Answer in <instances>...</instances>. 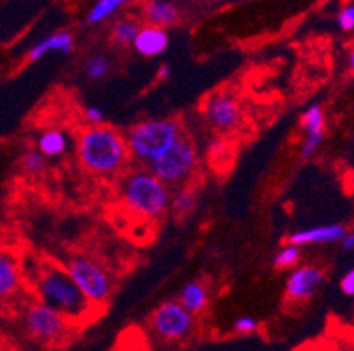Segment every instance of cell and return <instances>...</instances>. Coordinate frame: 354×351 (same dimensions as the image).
<instances>
[{
    "instance_id": "obj_30",
    "label": "cell",
    "mask_w": 354,
    "mask_h": 351,
    "mask_svg": "<svg viewBox=\"0 0 354 351\" xmlns=\"http://www.w3.org/2000/svg\"><path fill=\"white\" fill-rule=\"evenodd\" d=\"M169 74H171V69H169V66H162L160 67V77H169Z\"/></svg>"
},
{
    "instance_id": "obj_4",
    "label": "cell",
    "mask_w": 354,
    "mask_h": 351,
    "mask_svg": "<svg viewBox=\"0 0 354 351\" xmlns=\"http://www.w3.org/2000/svg\"><path fill=\"white\" fill-rule=\"evenodd\" d=\"M183 135L185 134L178 120L160 118L133 125L125 134V143L129 154H133L140 162L148 163L178 143Z\"/></svg>"
},
{
    "instance_id": "obj_1",
    "label": "cell",
    "mask_w": 354,
    "mask_h": 351,
    "mask_svg": "<svg viewBox=\"0 0 354 351\" xmlns=\"http://www.w3.org/2000/svg\"><path fill=\"white\" fill-rule=\"evenodd\" d=\"M129 159L125 137L106 125L83 128L78 137V160L94 176H113Z\"/></svg>"
},
{
    "instance_id": "obj_13",
    "label": "cell",
    "mask_w": 354,
    "mask_h": 351,
    "mask_svg": "<svg viewBox=\"0 0 354 351\" xmlns=\"http://www.w3.org/2000/svg\"><path fill=\"white\" fill-rule=\"evenodd\" d=\"M24 270L11 251L0 250V302L11 301L20 294Z\"/></svg>"
},
{
    "instance_id": "obj_28",
    "label": "cell",
    "mask_w": 354,
    "mask_h": 351,
    "mask_svg": "<svg viewBox=\"0 0 354 351\" xmlns=\"http://www.w3.org/2000/svg\"><path fill=\"white\" fill-rule=\"evenodd\" d=\"M340 290H342V294L347 295V297H354V267L342 276V279H340Z\"/></svg>"
},
{
    "instance_id": "obj_19",
    "label": "cell",
    "mask_w": 354,
    "mask_h": 351,
    "mask_svg": "<svg viewBox=\"0 0 354 351\" xmlns=\"http://www.w3.org/2000/svg\"><path fill=\"white\" fill-rule=\"evenodd\" d=\"M196 204H198V193H196V190H192L191 186H180L171 195L169 209H171V212L176 218H185L194 211Z\"/></svg>"
},
{
    "instance_id": "obj_15",
    "label": "cell",
    "mask_w": 354,
    "mask_h": 351,
    "mask_svg": "<svg viewBox=\"0 0 354 351\" xmlns=\"http://www.w3.org/2000/svg\"><path fill=\"white\" fill-rule=\"evenodd\" d=\"M73 51V35L69 32H57L50 37L43 39L28 51V60L37 62L50 53H62L69 54Z\"/></svg>"
},
{
    "instance_id": "obj_26",
    "label": "cell",
    "mask_w": 354,
    "mask_h": 351,
    "mask_svg": "<svg viewBox=\"0 0 354 351\" xmlns=\"http://www.w3.org/2000/svg\"><path fill=\"white\" fill-rule=\"evenodd\" d=\"M83 118L88 123V127H99V125H104L106 114L97 106H85L83 108Z\"/></svg>"
},
{
    "instance_id": "obj_10",
    "label": "cell",
    "mask_w": 354,
    "mask_h": 351,
    "mask_svg": "<svg viewBox=\"0 0 354 351\" xmlns=\"http://www.w3.org/2000/svg\"><path fill=\"white\" fill-rule=\"evenodd\" d=\"M324 278H326L324 270L317 265L295 267L286 279V299L295 304L310 301L323 286Z\"/></svg>"
},
{
    "instance_id": "obj_20",
    "label": "cell",
    "mask_w": 354,
    "mask_h": 351,
    "mask_svg": "<svg viewBox=\"0 0 354 351\" xmlns=\"http://www.w3.org/2000/svg\"><path fill=\"white\" fill-rule=\"evenodd\" d=\"M125 2H127V0H97V4L90 9L88 16H86V21H88L90 25L101 23L106 18L115 14Z\"/></svg>"
},
{
    "instance_id": "obj_17",
    "label": "cell",
    "mask_w": 354,
    "mask_h": 351,
    "mask_svg": "<svg viewBox=\"0 0 354 351\" xmlns=\"http://www.w3.org/2000/svg\"><path fill=\"white\" fill-rule=\"evenodd\" d=\"M67 135L59 128H48L41 132L37 137V146L35 150L43 154L44 159H59L67 153Z\"/></svg>"
},
{
    "instance_id": "obj_27",
    "label": "cell",
    "mask_w": 354,
    "mask_h": 351,
    "mask_svg": "<svg viewBox=\"0 0 354 351\" xmlns=\"http://www.w3.org/2000/svg\"><path fill=\"white\" fill-rule=\"evenodd\" d=\"M337 23H339L340 30H344V32L354 30V4L347 6V8H344L342 11L339 12Z\"/></svg>"
},
{
    "instance_id": "obj_24",
    "label": "cell",
    "mask_w": 354,
    "mask_h": 351,
    "mask_svg": "<svg viewBox=\"0 0 354 351\" xmlns=\"http://www.w3.org/2000/svg\"><path fill=\"white\" fill-rule=\"evenodd\" d=\"M21 169L28 176H41L46 170V159L35 148L34 150H27L21 157Z\"/></svg>"
},
{
    "instance_id": "obj_3",
    "label": "cell",
    "mask_w": 354,
    "mask_h": 351,
    "mask_svg": "<svg viewBox=\"0 0 354 351\" xmlns=\"http://www.w3.org/2000/svg\"><path fill=\"white\" fill-rule=\"evenodd\" d=\"M120 199L127 211L140 218L156 220L169 209L171 193L148 170H136L127 174L120 183Z\"/></svg>"
},
{
    "instance_id": "obj_23",
    "label": "cell",
    "mask_w": 354,
    "mask_h": 351,
    "mask_svg": "<svg viewBox=\"0 0 354 351\" xmlns=\"http://www.w3.org/2000/svg\"><path fill=\"white\" fill-rule=\"evenodd\" d=\"M111 63L104 54H94L88 58V62L85 66V76L88 77L90 81H101L108 76Z\"/></svg>"
},
{
    "instance_id": "obj_8",
    "label": "cell",
    "mask_w": 354,
    "mask_h": 351,
    "mask_svg": "<svg viewBox=\"0 0 354 351\" xmlns=\"http://www.w3.org/2000/svg\"><path fill=\"white\" fill-rule=\"evenodd\" d=\"M203 118L217 135H230L243 125V106L231 92H215L203 104Z\"/></svg>"
},
{
    "instance_id": "obj_31",
    "label": "cell",
    "mask_w": 354,
    "mask_h": 351,
    "mask_svg": "<svg viewBox=\"0 0 354 351\" xmlns=\"http://www.w3.org/2000/svg\"><path fill=\"white\" fill-rule=\"evenodd\" d=\"M349 67H351V70L354 72V50L351 51V54H349Z\"/></svg>"
},
{
    "instance_id": "obj_22",
    "label": "cell",
    "mask_w": 354,
    "mask_h": 351,
    "mask_svg": "<svg viewBox=\"0 0 354 351\" xmlns=\"http://www.w3.org/2000/svg\"><path fill=\"white\" fill-rule=\"evenodd\" d=\"M138 34H140V28L131 19L118 21L113 27V41L118 46H131V44H134Z\"/></svg>"
},
{
    "instance_id": "obj_32",
    "label": "cell",
    "mask_w": 354,
    "mask_h": 351,
    "mask_svg": "<svg viewBox=\"0 0 354 351\" xmlns=\"http://www.w3.org/2000/svg\"><path fill=\"white\" fill-rule=\"evenodd\" d=\"M323 351H346V350H342V348H326V350Z\"/></svg>"
},
{
    "instance_id": "obj_18",
    "label": "cell",
    "mask_w": 354,
    "mask_h": 351,
    "mask_svg": "<svg viewBox=\"0 0 354 351\" xmlns=\"http://www.w3.org/2000/svg\"><path fill=\"white\" fill-rule=\"evenodd\" d=\"M147 18L152 27H167L178 19V9L167 0H152L147 8Z\"/></svg>"
},
{
    "instance_id": "obj_6",
    "label": "cell",
    "mask_w": 354,
    "mask_h": 351,
    "mask_svg": "<svg viewBox=\"0 0 354 351\" xmlns=\"http://www.w3.org/2000/svg\"><path fill=\"white\" fill-rule=\"evenodd\" d=\"M66 270L76 283L86 301L90 304H106L108 299L113 294V281L108 270L97 263L95 260L86 257H73L67 260Z\"/></svg>"
},
{
    "instance_id": "obj_29",
    "label": "cell",
    "mask_w": 354,
    "mask_h": 351,
    "mask_svg": "<svg viewBox=\"0 0 354 351\" xmlns=\"http://www.w3.org/2000/svg\"><path fill=\"white\" fill-rule=\"evenodd\" d=\"M340 244H342L344 251H354V230H347V234L340 241Z\"/></svg>"
},
{
    "instance_id": "obj_2",
    "label": "cell",
    "mask_w": 354,
    "mask_h": 351,
    "mask_svg": "<svg viewBox=\"0 0 354 351\" xmlns=\"http://www.w3.org/2000/svg\"><path fill=\"white\" fill-rule=\"evenodd\" d=\"M35 292L41 302L51 305L67 320L82 318L92 309V304L80 292L66 267L44 263L35 276Z\"/></svg>"
},
{
    "instance_id": "obj_14",
    "label": "cell",
    "mask_w": 354,
    "mask_h": 351,
    "mask_svg": "<svg viewBox=\"0 0 354 351\" xmlns=\"http://www.w3.org/2000/svg\"><path fill=\"white\" fill-rule=\"evenodd\" d=\"M167 44H169V35L164 28L147 27L141 28L133 46L143 57H157L166 50Z\"/></svg>"
},
{
    "instance_id": "obj_11",
    "label": "cell",
    "mask_w": 354,
    "mask_h": 351,
    "mask_svg": "<svg viewBox=\"0 0 354 351\" xmlns=\"http://www.w3.org/2000/svg\"><path fill=\"white\" fill-rule=\"evenodd\" d=\"M301 128H304V143L300 154L304 160H310L317 151L326 135V116L319 104H310L301 114Z\"/></svg>"
},
{
    "instance_id": "obj_7",
    "label": "cell",
    "mask_w": 354,
    "mask_h": 351,
    "mask_svg": "<svg viewBox=\"0 0 354 351\" xmlns=\"http://www.w3.org/2000/svg\"><path fill=\"white\" fill-rule=\"evenodd\" d=\"M24 325L28 336L44 346L60 343L69 332V320L39 299L27 305Z\"/></svg>"
},
{
    "instance_id": "obj_25",
    "label": "cell",
    "mask_w": 354,
    "mask_h": 351,
    "mask_svg": "<svg viewBox=\"0 0 354 351\" xmlns=\"http://www.w3.org/2000/svg\"><path fill=\"white\" fill-rule=\"evenodd\" d=\"M257 328H259V321L249 314L238 317L233 321V332L240 334V336H250V334L257 332Z\"/></svg>"
},
{
    "instance_id": "obj_21",
    "label": "cell",
    "mask_w": 354,
    "mask_h": 351,
    "mask_svg": "<svg viewBox=\"0 0 354 351\" xmlns=\"http://www.w3.org/2000/svg\"><path fill=\"white\" fill-rule=\"evenodd\" d=\"M301 260V248L295 244H284L273 255V267L275 269H295Z\"/></svg>"
},
{
    "instance_id": "obj_9",
    "label": "cell",
    "mask_w": 354,
    "mask_h": 351,
    "mask_svg": "<svg viewBox=\"0 0 354 351\" xmlns=\"http://www.w3.org/2000/svg\"><path fill=\"white\" fill-rule=\"evenodd\" d=\"M152 332L162 341H182L194 328V314L178 301H166L153 309L150 317Z\"/></svg>"
},
{
    "instance_id": "obj_12",
    "label": "cell",
    "mask_w": 354,
    "mask_h": 351,
    "mask_svg": "<svg viewBox=\"0 0 354 351\" xmlns=\"http://www.w3.org/2000/svg\"><path fill=\"white\" fill-rule=\"evenodd\" d=\"M347 234V228L340 223L317 225V227L300 228L288 236V244L295 246H310V244H333L340 243Z\"/></svg>"
},
{
    "instance_id": "obj_5",
    "label": "cell",
    "mask_w": 354,
    "mask_h": 351,
    "mask_svg": "<svg viewBox=\"0 0 354 351\" xmlns=\"http://www.w3.org/2000/svg\"><path fill=\"white\" fill-rule=\"evenodd\" d=\"M199 163L198 148L183 135L176 144L147 163V170L167 186H185Z\"/></svg>"
},
{
    "instance_id": "obj_16",
    "label": "cell",
    "mask_w": 354,
    "mask_h": 351,
    "mask_svg": "<svg viewBox=\"0 0 354 351\" xmlns=\"http://www.w3.org/2000/svg\"><path fill=\"white\" fill-rule=\"evenodd\" d=\"M178 302L187 309L189 313L199 314L208 308L210 302V292H208L207 285L201 281H189L187 285H183L180 290Z\"/></svg>"
}]
</instances>
